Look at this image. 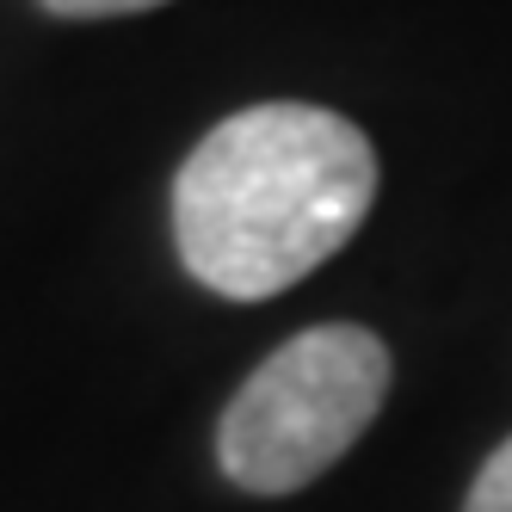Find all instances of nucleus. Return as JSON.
<instances>
[{
	"mask_svg": "<svg viewBox=\"0 0 512 512\" xmlns=\"http://www.w3.org/2000/svg\"><path fill=\"white\" fill-rule=\"evenodd\" d=\"M371 204V136L327 105L266 99L204 130L173 173V241L204 290L266 303L334 260Z\"/></svg>",
	"mask_w": 512,
	"mask_h": 512,
	"instance_id": "nucleus-1",
	"label": "nucleus"
},
{
	"mask_svg": "<svg viewBox=\"0 0 512 512\" xmlns=\"http://www.w3.org/2000/svg\"><path fill=\"white\" fill-rule=\"evenodd\" d=\"M389 377V346L371 327H309L235 389L216 426V463L247 494H297L371 432Z\"/></svg>",
	"mask_w": 512,
	"mask_h": 512,
	"instance_id": "nucleus-2",
	"label": "nucleus"
},
{
	"mask_svg": "<svg viewBox=\"0 0 512 512\" xmlns=\"http://www.w3.org/2000/svg\"><path fill=\"white\" fill-rule=\"evenodd\" d=\"M463 512H512V438L482 463V475H475V488H469Z\"/></svg>",
	"mask_w": 512,
	"mask_h": 512,
	"instance_id": "nucleus-3",
	"label": "nucleus"
},
{
	"mask_svg": "<svg viewBox=\"0 0 512 512\" xmlns=\"http://www.w3.org/2000/svg\"><path fill=\"white\" fill-rule=\"evenodd\" d=\"M155 7H173V0H44L50 19H130Z\"/></svg>",
	"mask_w": 512,
	"mask_h": 512,
	"instance_id": "nucleus-4",
	"label": "nucleus"
}]
</instances>
